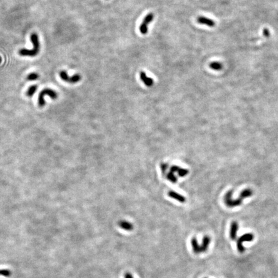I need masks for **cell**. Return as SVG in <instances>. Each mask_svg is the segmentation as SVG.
<instances>
[{
    "label": "cell",
    "instance_id": "cell-3",
    "mask_svg": "<svg viewBox=\"0 0 278 278\" xmlns=\"http://www.w3.org/2000/svg\"><path fill=\"white\" fill-rule=\"evenodd\" d=\"M45 95H48L52 99H56L57 98L58 95L57 93L53 91V89H49V88H47L43 89V91H41L39 93V99H38V102H39V105L40 106H44L45 105V101L44 99V97Z\"/></svg>",
    "mask_w": 278,
    "mask_h": 278
},
{
    "label": "cell",
    "instance_id": "cell-15",
    "mask_svg": "<svg viewBox=\"0 0 278 278\" xmlns=\"http://www.w3.org/2000/svg\"><path fill=\"white\" fill-rule=\"evenodd\" d=\"M38 78H39V75L36 73H31L27 77V79L29 80H34L38 79Z\"/></svg>",
    "mask_w": 278,
    "mask_h": 278
},
{
    "label": "cell",
    "instance_id": "cell-11",
    "mask_svg": "<svg viewBox=\"0 0 278 278\" xmlns=\"http://www.w3.org/2000/svg\"><path fill=\"white\" fill-rule=\"evenodd\" d=\"M191 245L193 249L194 253L195 254H200V245L198 244V241H197L196 238H193L191 240Z\"/></svg>",
    "mask_w": 278,
    "mask_h": 278
},
{
    "label": "cell",
    "instance_id": "cell-2",
    "mask_svg": "<svg viewBox=\"0 0 278 278\" xmlns=\"http://www.w3.org/2000/svg\"><path fill=\"white\" fill-rule=\"evenodd\" d=\"M30 39L34 45L33 49L32 50H27L25 48L21 49L19 51L20 55L22 56L34 57L38 54L40 48V44L38 34L35 33L32 34L30 35Z\"/></svg>",
    "mask_w": 278,
    "mask_h": 278
},
{
    "label": "cell",
    "instance_id": "cell-1",
    "mask_svg": "<svg viewBox=\"0 0 278 278\" xmlns=\"http://www.w3.org/2000/svg\"><path fill=\"white\" fill-rule=\"evenodd\" d=\"M232 191H229L226 194L225 196H224V202H225V203L229 207H236V206H239L242 203L243 200L245 198H248V197H250L253 194V192L250 189H246L240 193V195L238 199L233 200L232 198Z\"/></svg>",
    "mask_w": 278,
    "mask_h": 278
},
{
    "label": "cell",
    "instance_id": "cell-14",
    "mask_svg": "<svg viewBox=\"0 0 278 278\" xmlns=\"http://www.w3.org/2000/svg\"><path fill=\"white\" fill-rule=\"evenodd\" d=\"M120 226L122 229H124L125 230H130L133 228V227H132V226L131 225V224L129 223H127V222H121V223H120Z\"/></svg>",
    "mask_w": 278,
    "mask_h": 278
},
{
    "label": "cell",
    "instance_id": "cell-16",
    "mask_svg": "<svg viewBox=\"0 0 278 278\" xmlns=\"http://www.w3.org/2000/svg\"><path fill=\"white\" fill-rule=\"evenodd\" d=\"M10 275H11V272L9 271L5 270V269H3V270H0V276L8 277V276H10Z\"/></svg>",
    "mask_w": 278,
    "mask_h": 278
},
{
    "label": "cell",
    "instance_id": "cell-9",
    "mask_svg": "<svg viewBox=\"0 0 278 278\" xmlns=\"http://www.w3.org/2000/svg\"><path fill=\"white\" fill-rule=\"evenodd\" d=\"M211 242V238L208 236H205L202 240V244L200 245V254L206 252L207 250L209 244Z\"/></svg>",
    "mask_w": 278,
    "mask_h": 278
},
{
    "label": "cell",
    "instance_id": "cell-6",
    "mask_svg": "<svg viewBox=\"0 0 278 278\" xmlns=\"http://www.w3.org/2000/svg\"><path fill=\"white\" fill-rule=\"evenodd\" d=\"M154 18V14L153 13H149L148 14L144 19L143 20V21L140 24V26L139 27L140 32L142 34H146L148 32V25L153 21Z\"/></svg>",
    "mask_w": 278,
    "mask_h": 278
},
{
    "label": "cell",
    "instance_id": "cell-17",
    "mask_svg": "<svg viewBox=\"0 0 278 278\" xmlns=\"http://www.w3.org/2000/svg\"><path fill=\"white\" fill-rule=\"evenodd\" d=\"M263 33L264 36H265L266 38L269 37V35H270V32H269V30L267 29H265L263 30Z\"/></svg>",
    "mask_w": 278,
    "mask_h": 278
},
{
    "label": "cell",
    "instance_id": "cell-13",
    "mask_svg": "<svg viewBox=\"0 0 278 278\" xmlns=\"http://www.w3.org/2000/svg\"><path fill=\"white\" fill-rule=\"evenodd\" d=\"M37 89H38V86L36 85L31 86L29 88L27 92H26V95L29 97H32L35 93V92L37 91Z\"/></svg>",
    "mask_w": 278,
    "mask_h": 278
},
{
    "label": "cell",
    "instance_id": "cell-10",
    "mask_svg": "<svg viewBox=\"0 0 278 278\" xmlns=\"http://www.w3.org/2000/svg\"><path fill=\"white\" fill-rule=\"evenodd\" d=\"M197 22L200 24H202V25H207V26H209V27H213V26H214V25H215V23L213 20H212L209 18H207V17H203V16L198 17V18H197Z\"/></svg>",
    "mask_w": 278,
    "mask_h": 278
},
{
    "label": "cell",
    "instance_id": "cell-19",
    "mask_svg": "<svg viewBox=\"0 0 278 278\" xmlns=\"http://www.w3.org/2000/svg\"><path fill=\"white\" fill-rule=\"evenodd\" d=\"M2 57H0V63H1V62H2Z\"/></svg>",
    "mask_w": 278,
    "mask_h": 278
},
{
    "label": "cell",
    "instance_id": "cell-18",
    "mask_svg": "<svg viewBox=\"0 0 278 278\" xmlns=\"http://www.w3.org/2000/svg\"><path fill=\"white\" fill-rule=\"evenodd\" d=\"M124 278H134V277H133V276H132L130 273L127 272V273H125V275H124Z\"/></svg>",
    "mask_w": 278,
    "mask_h": 278
},
{
    "label": "cell",
    "instance_id": "cell-4",
    "mask_svg": "<svg viewBox=\"0 0 278 278\" xmlns=\"http://www.w3.org/2000/svg\"><path fill=\"white\" fill-rule=\"evenodd\" d=\"M254 235L250 233H248V234H245L243 236H240L236 242V245L238 250L240 253H244L245 250V247L243 245V243L244 241H251L254 239Z\"/></svg>",
    "mask_w": 278,
    "mask_h": 278
},
{
    "label": "cell",
    "instance_id": "cell-20",
    "mask_svg": "<svg viewBox=\"0 0 278 278\" xmlns=\"http://www.w3.org/2000/svg\"><path fill=\"white\" fill-rule=\"evenodd\" d=\"M205 278H206V277H205Z\"/></svg>",
    "mask_w": 278,
    "mask_h": 278
},
{
    "label": "cell",
    "instance_id": "cell-8",
    "mask_svg": "<svg viewBox=\"0 0 278 278\" xmlns=\"http://www.w3.org/2000/svg\"><path fill=\"white\" fill-rule=\"evenodd\" d=\"M140 78L142 81L144 83V84L148 87H151L153 85L154 81L151 78L147 76L146 74L144 71H141L140 72Z\"/></svg>",
    "mask_w": 278,
    "mask_h": 278
},
{
    "label": "cell",
    "instance_id": "cell-5",
    "mask_svg": "<svg viewBox=\"0 0 278 278\" xmlns=\"http://www.w3.org/2000/svg\"><path fill=\"white\" fill-rule=\"evenodd\" d=\"M59 75H60V77L61 78V79L63 80L64 81L69 83H71V84L77 83L79 82L80 79H81V76H80L79 74H75L71 77L68 76L66 71H61L59 73Z\"/></svg>",
    "mask_w": 278,
    "mask_h": 278
},
{
    "label": "cell",
    "instance_id": "cell-7",
    "mask_svg": "<svg viewBox=\"0 0 278 278\" xmlns=\"http://www.w3.org/2000/svg\"><path fill=\"white\" fill-rule=\"evenodd\" d=\"M238 223L234 221H232L230 224V238L232 240H235L237 238V232L238 230Z\"/></svg>",
    "mask_w": 278,
    "mask_h": 278
},
{
    "label": "cell",
    "instance_id": "cell-12",
    "mask_svg": "<svg viewBox=\"0 0 278 278\" xmlns=\"http://www.w3.org/2000/svg\"><path fill=\"white\" fill-rule=\"evenodd\" d=\"M209 66L214 70H220L222 68V65L219 62H212L209 65Z\"/></svg>",
    "mask_w": 278,
    "mask_h": 278
}]
</instances>
